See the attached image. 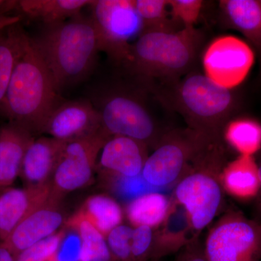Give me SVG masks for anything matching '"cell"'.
<instances>
[{
	"label": "cell",
	"instance_id": "9a60e30c",
	"mask_svg": "<svg viewBox=\"0 0 261 261\" xmlns=\"http://www.w3.org/2000/svg\"><path fill=\"white\" fill-rule=\"evenodd\" d=\"M51 197L50 185L9 189L0 195V239L4 241L17 225Z\"/></svg>",
	"mask_w": 261,
	"mask_h": 261
},
{
	"label": "cell",
	"instance_id": "4dcf8cb0",
	"mask_svg": "<svg viewBox=\"0 0 261 261\" xmlns=\"http://www.w3.org/2000/svg\"><path fill=\"white\" fill-rule=\"evenodd\" d=\"M152 228L137 226L132 239V256L133 261H147L153 255L154 238Z\"/></svg>",
	"mask_w": 261,
	"mask_h": 261
},
{
	"label": "cell",
	"instance_id": "1f68e13d",
	"mask_svg": "<svg viewBox=\"0 0 261 261\" xmlns=\"http://www.w3.org/2000/svg\"><path fill=\"white\" fill-rule=\"evenodd\" d=\"M176 261H207V260L204 253V250L194 245V246L189 247L186 251L184 252Z\"/></svg>",
	"mask_w": 261,
	"mask_h": 261
},
{
	"label": "cell",
	"instance_id": "5bb4252c",
	"mask_svg": "<svg viewBox=\"0 0 261 261\" xmlns=\"http://www.w3.org/2000/svg\"><path fill=\"white\" fill-rule=\"evenodd\" d=\"M147 146L128 137L113 136L103 146L97 166L116 176L135 177L142 173Z\"/></svg>",
	"mask_w": 261,
	"mask_h": 261
},
{
	"label": "cell",
	"instance_id": "f1b7e54d",
	"mask_svg": "<svg viewBox=\"0 0 261 261\" xmlns=\"http://www.w3.org/2000/svg\"><path fill=\"white\" fill-rule=\"evenodd\" d=\"M116 176L117 178L115 184V189L117 193L122 198L130 201L138 198L141 196L152 192H161L165 189L159 188L149 185L145 181L142 173L135 177H125Z\"/></svg>",
	"mask_w": 261,
	"mask_h": 261
},
{
	"label": "cell",
	"instance_id": "7c38bea8",
	"mask_svg": "<svg viewBox=\"0 0 261 261\" xmlns=\"http://www.w3.org/2000/svg\"><path fill=\"white\" fill-rule=\"evenodd\" d=\"M101 120L89 99L62 101L53 109L42 132L57 140L71 142L100 132Z\"/></svg>",
	"mask_w": 261,
	"mask_h": 261
},
{
	"label": "cell",
	"instance_id": "7a4b0ae2",
	"mask_svg": "<svg viewBox=\"0 0 261 261\" xmlns=\"http://www.w3.org/2000/svg\"><path fill=\"white\" fill-rule=\"evenodd\" d=\"M49 68L29 37L15 65L0 113L29 130L41 133L48 117L62 102Z\"/></svg>",
	"mask_w": 261,
	"mask_h": 261
},
{
	"label": "cell",
	"instance_id": "ffe728a7",
	"mask_svg": "<svg viewBox=\"0 0 261 261\" xmlns=\"http://www.w3.org/2000/svg\"><path fill=\"white\" fill-rule=\"evenodd\" d=\"M220 6L228 23L243 33L261 54V1L224 0Z\"/></svg>",
	"mask_w": 261,
	"mask_h": 261
},
{
	"label": "cell",
	"instance_id": "d6a6232c",
	"mask_svg": "<svg viewBox=\"0 0 261 261\" xmlns=\"http://www.w3.org/2000/svg\"><path fill=\"white\" fill-rule=\"evenodd\" d=\"M0 261H15L11 252L3 243L0 244Z\"/></svg>",
	"mask_w": 261,
	"mask_h": 261
},
{
	"label": "cell",
	"instance_id": "e575fe53",
	"mask_svg": "<svg viewBox=\"0 0 261 261\" xmlns=\"http://www.w3.org/2000/svg\"><path fill=\"white\" fill-rule=\"evenodd\" d=\"M3 3H4V2H3V1H0V6H1V5H3Z\"/></svg>",
	"mask_w": 261,
	"mask_h": 261
},
{
	"label": "cell",
	"instance_id": "277c9868",
	"mask_svg": "<svg viewBox=\"0 0 261 261\" xmlns=\"http://www.w3.org/2000/svg\"><path fill=\"white\" fill-rule=\"evenodd\" d=\"M224 160L220 138L215 139L196 158L175 189V198L185 208L190 228L196 231L210 224L219 210Z\"/></svg>",
	"mask_w": 261,
	"mask_h": 261
},
{
	"label": "cell",
	"instance_id": "7402d4cb",
	"mask_svg": "<svg viewBox=\"0 0 261 261\" xmlns=\"http://www.w3.org/2000/svg\"><path fill=\"white\" fill-rule=\"evenodd\" d=\"M171 206L168 197L161 192L146 194L130 201L127 207V216L136 226L155 227L167 219Z\"/></svg>",
	"mask_w": 261,
	"mask_h": 261
},
{
	"label": "cell",
	"instance_id": "cb8c5ba5",
	"mask_svg": "<svg viewBox=\"0 0 261 261\" xmlns=\"http://www.w3.org/2000/svg\"><path fill=\"white\" fill-rule=\"evenodd\" d=\"M225 140L240 155L252 156L261 149V124L250 118H238L228 122Z\"/></svg>",
	"mask_w": 261,
	"mask_h": 261
},
{
	"label": "cell",
	"instance_id": "8fae6325",
	"mask_svg": "<svg viewBox=\"0 0 261 261\" xmlns=\"http://www.w3.org/2000/svg\"><path fill=\"white\" fill-rule=\"evenodd\" d=\"M254 62L255 55L252 48L234 36H222L214 39L202 56L206 76L228 89L243 83Z\"/></svg>",
	"mask_w": 261,
	"mask_h": 261
},
{
	"label": "cell",
	"instance_id": "484cf974",
	"mask_svg": "<svg viewBox=\"0 0 261 261\" xmlns=\"http://www.w3.org/2000/svg\"><path fill=\"white\" fill-rule=\"evenodd\" d=\"M133 4L142 22V33L178 31L176 20L169 17L168 0H134Z\"/></svg>",
	"mask_w": 261,
	"mask_h": 261
},
{
	"label": "cell",
	"instance_id": "83f0119b",
	"mask_svg": "<svg viewBox=\"0 0 261 261\" xmlns=\"http://www.w3.org/2000/svg\"><path fill=\"white\" fill-rule=\"evenodd\" d=\"M63 238V233H56L20 252L14 257L15 261H47L56 255Z\"/></svg>",
	"mask_w": 261,
	"mask_h": 261
},
{
	"label": "cell",
	"instance_id": "ac0fdd59",
	"mask_svg": "<svg viewBox=\"0 0 261 261\" xmlns=\"http://www.w3.org/2000/svg\"><path fill=\"white\" fill-rule=\"evenodd\" d=\"M18 15L0 14V110L10 79L23 53L29 35Z\"/></svg>",
	"mask_w": 261,
	"mask_h": 261
},
{
	"label": "cell",
	"instance_id": "6da1fadb",
	"mask_svg": "<svg viewBox=\"0 0 261 261\" xmlns=\"http://www.w3.org/2000/svg\"><path fill=\"white\" fill-rule=\"evenodd\" d=\"M58 91L85 80L101 51L99 34L91 15L80 14L45 25L32 38Z\"/></svg>",
	"mask_w": 261,
	"mask_h": 261
},
{
	"label": "cell",
	"instance_id": "5b68a950",
	"mask_svg": "<svg viewBox=\"0 0 261 261\" xmlns=\"http://www.w3.org/2000/svg\"><path fill=\"white\" fill-rule=\"evenodd\" d=\"M174 84L171 103L185 118L189 128L220 136L221 128L238 106L231 89L221 87L198 72H190Z\"/></svg>",
	"mask_w": 261,
	"mask_h": 261
},
{
	"label": "cell",
	"instance_id": "30bf717a",
	"mask_svg": "<svg viewBox=\"0 0 261 261\" xmlns=\"http://www.w3.org/2000/svg\"><path fill=\"white\" fill-rule=\"evenodd\" d=\"M110 137L95 135L65 142L50 181L51 197L58 199L88 185L97 166L101 149Z\"/></svg>",
	"mask_w": 261,
	"mask_h": 261
},
{
	"label": "cell",
	"instance_id": "836d02e7",
	"mask_svg": "<svg viewBox=\"0 0 261 261\" xmlns=\"http://www.w3.org/2000/svg\"><path fill=\"white\" fill-rule=\"evenodd\" d=\"M258 170H259V176H260V183H261V163L258 166ZM261 190V189H260ZM259 210H260L261 212V197L260 202H259V207H258Z\"/></svg>",
	"mask_w": 261,
	"mask_h": 261
},
{
	"label": "cell",
	"instance_id": "3957f363",
	"mask_svg": "<svg viewBox=\"0 0 261 261\" xmlns=\"http://www.w3.org/2000/svg\"><path fill=\"white\" fill-rule=\"evenodd\" d=\"M202 39V34L195 28L142 32L130 44L123 64L141 78L173 84L190 73Z\"/></svg>",
	"mask_w": 261,
	"mask_h": 261
},
{
	"label": "cell",
	"instance_id": "4316f807",
	"mask_svg": "<svg viewBox=\"0 0 261 261\" xmlns=\"http://www.w3.org/2000/svg\"><path fill=\"white\" fill-rule=\"evenodd\" d=\"M134 229L126 225H118L108 234L107 243L113 261H133L132 239Z\"/></svg>",
	"mask_w": 261,
	"mask_h": 261
},
{
	"label": "cell",
	"instance_id": "ba28073f",
	"mask_svg": "<svg viewBox=\"0 0 261 261\" xmlns=\"http://www.w3.org/2000/svg\"><path fill=\"white\" fill-rule=\"evenodd\" d=\"M203 250L207 261H260L261 222L228 213L211 228Z\"/></svg>",
	"mask_w": 261,
	"mask_h": 261
},
{
	"label": "cell",
	"instance_id": "f546056e",
	"mask_svg": "<svg viewBox=\"0 0 261 261\" xmlns=\"http://www.w3.org/2000/svg\"><path fill=\"white\" fill-rule=\"evenodd\" d=\"M203 2L201 0H168L171 16L180 22L183 28H195Z\"/></svg>",
	"mask_w": 261,
	"mask_h": 261
},
{
	"label": "cell",
	"instance_id": "603a6c76",
	"mask_svg": "<svg viewBox=\"0 0 261 261\" xmlns=\"http://www.w3.org/2000/svg\"><path fill=\"white\" fill-rule=\"evenodd\" d=\"M80 216L88 220L103 235L121 224L123 213L121 206L111 197L94 195L89 197Z\"/></svg>",
	"mask_w": 261,
	"mask_h": 261
},
{
	"label": "cell",
	"instance_id": "44dd1931",
	"mask_svg": "<svg viewBox=\"0 0 261 261\" xmlns=\"http://www.w3.org/2000/svg\"><path fill=\"white\" fill-rule=\"evenodd\" d=\"M92 0H23L16 2L20 11L44 25L60 23L80 14L93 4Z\"/></svg>",
	"mask_w": 261,
	"mask_h": 261
},
{
	"label": "cell",
	"instance_id": "4fadbf2b",
	"mask_svg": "<svg viewBox=\"0 0 261 261\" xmlns=\"http://www.w3.org/2000/svg\"><path fill=\"white\" fill-rule=\"evenodd\" d=\"M64 221L58 207V201L50 197L43 205L34 209L13 229L4 241L13 257L20 252L56 233Z\"/></svg>",
	"mask_w": 261,
	"mask_h": 261
},
{
	"label": "cell",
	"instance_id": "9c48e42d",
	"mask_svg": "<svg viewBox=\"0 0 261 261\" xmlns=\"http://www.w3.org/2000/svg\"><path fill=\"white\" fill-rule=\"evenodd\" d=\"M92 17L99 34L101 51L123 63L128 54L129 41L142 32V22L132 0L94 1Z\"/></svg>",
	"mask_w": 261,
	"mask_h": 261
},
{
	"label": "cell",
	"instance_id": "52a82bcc",
	"mask_svg": "<svg viewBox=\"0 0 261 261\" xmlns=\"http://www.w3.org/2000/svg\"><path fill=\"white\" fill-rule=\"evenodd\" d=\"M219 137L190 128L165 132L146 160L142 176L152 186L167 189L179 181L198 154Z\"/></svg>",
	"mask_w": 261,
	"mask_h": 261
},
{
	"label": "cell",
	"instance_id": "2e32d148",
	"mask_svg": "<svg viewBox=\"0 0 261 261\" xmlns=\"http://www.w3.org/2000/svg\"><path fill=\"white\" fill-rule=\"evenodd\" d=\"M65 142L50 137L34 139L24 156L20 176L27 187L50 185Z\"/></svg>",
	"mask_w": 261,
	"mask_h": 261
},
{
	"label": "cell",
	"instance_id": "8992f818",
	"mask_svg": "<svg viewBox=\"0 0 261 261\" xmlns=\"http://www.w3.org/2000/svg\"><path fill=\"white\" fill-rule=\"evenodd\" d=\"M91 102L100 116L101 129L109 137L122 136L155 147L165 133L141 94L128 87H106Z\"/></svg>",
	"mask_w": 261,
	"mask_h": 261
},
{
	"label": "cell",
	"instance_id": "d6986e66",
	"mask_svg": "<svg viewBox=\"0 0 261 261\" xmlns=\"http://www.w3.org/2000/svg\"><path fill=\"white\" fill-rule=\"evenodd\" d=\"M221 184L229 195L247 200L253 198L261 189L258 166L252 156H239L228 163L221 173Z\"/></svg>",
	"mask_w": 261,
	"mask_h": 261
},
{
	"label": "cell",
	"instance_id": "e0dca14e",
	"mask_svg": "<svg viewBox=\"0 0 261 261\" xmlns=\"http://www.w3.org/2000/svg\"><path fill=\"white\" fill-rule=\"evenodd\" d=\"M34 139L29 130L15 123L0 127V189L10 186L20 174L24 156Z\"/></svg>",
	"mask_w": 261,
	"mask_h": 261
},
{
	"label": "cell",
	"instance_id": "d4e9b609",
	"mask_svg": "<svg viewBox=\"0 0 261 261\" xmlns=\"http://www.w3.org/2000/svg\"><path fill=\"white\" fill-rule=\"evenodd\" d=\"M73 224L76 226L81 240V260L113 261L107 241L95 226L80 215Z\"/></svg>",
	"mask_w": 261,
	"mask_h": 261
}]
</instances>
